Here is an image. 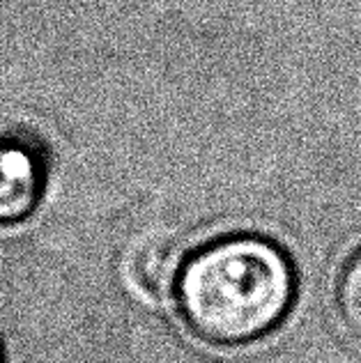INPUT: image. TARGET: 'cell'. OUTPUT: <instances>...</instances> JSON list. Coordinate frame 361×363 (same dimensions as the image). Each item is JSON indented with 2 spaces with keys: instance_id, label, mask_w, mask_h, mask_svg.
Here are the masks:
<instances>
[{
  "instance_id": "cell-4",
  "label": "cell",
  "mask_w": 361,
  "mask_h": 363,
  "mask_svg": "<svg viewBox=\"0 0 361 363\" xmlns=\"http://www.w3.org/2000/svg\"><path fill=\"white\" fill-rule=\"evenodd\" d=\"M336 308L350 336L361 342V248L350 257L338 276Z\"/></svg>"
},
{
  "instance_id": "cell-3",
  "label": "cell",
  "mask_w": 361,
  "mask_h": 363,
  "mask_svg": "<svg viewBox=\"0 0 361 363\" xmlns=\"http://www.w3.org/2000/svg\"><path fill=\"white\" fill-rule=\"evenodd\" d=\"M179 246L170 242H145L136 244L127 257V279L140 297L159 303L175 292L182 272Z\"/></svg>"
},
{
  "instance_id": "cell-5",
  "label": "cell",
  "mask_w": 361,
  "mask_h": 363,
  "mask_svg": "<svg viewBox=\"0 0 361 363\" xmlns=\"http://www.w3.org/2000/svg\"><path fill=\"white\" fill-rule=\"evenodd\" d=\"M0 363H3V352H0Z\"/></svg>"
},
{
  "instance_id": "cell-2",
  "label": "cell",
  "mask_w": 361,
  "mask_h": 363,
  "mask_svg": "<svg viewBox=\"0 0 361 363\" xmlns=\"http://www.w3.org/2000/svg\"><path fill=\"white\" fill-rule=\"evenodd\" d=\"M44 191L42 157L28 140L0 136V225L28 218Z\"/></svg>"
},
{
  "instance_id": "cell-1",
  "label": "cell",
  "mask_w": 361,
  "mask_h": 363,
  "mask_svg": "<svg viewBox=\"0 0 361 363\" xmlns=\"http://www.w3.org/2000/svg\"><path fill=\"white\" fill-rule=\"evenodd\" d=\"M297 281L281 246L255 235L212 242L184 260L175 285L187 329L210 345L242 347L286 320Z\"/></svg>"
}]
</instances>
